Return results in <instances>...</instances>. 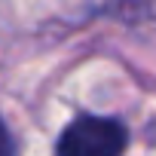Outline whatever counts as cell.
<instances>
[{
    "label": "cell",
    "instance_id": "cell-1",
    "mask_svg": "<svg viewBox=\"0 0 156 156\" xmlns=\"http://www.w3.org/2000/svg\"><path fill=\"white\" fill-rule=\"evenodd\" d=\"M129 129L113 116H76L58 138L55 156H122Z\"/></svg>",
    "mask_w": 156,
    "mask_h": 156
},
{
    "label": "cell",
    "instance_id": "cell-2",
    "mask_svg": "<svg viewBox=\"0 0 156 156\" xmlns=\"http://www.w3.org/2000/svg\"><path fill=\"white\" fill-rule=\"evenodd\" d=\"M0 156H16V144H12V135L3 126V119H0Z\"/></svg>",
    "mask_w": 156,
    "mask_h": 156
}]
</instances>
